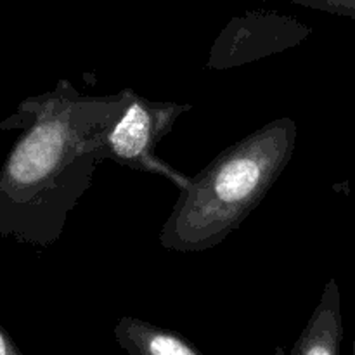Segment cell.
Returning a JSON list of instances; mask_svg holds the SVG:
<instances>
[{"label": "cell", "mask_w": 355, "mask_h": 355, "mask_svg": "<svg viewBox=\"0 0 355 355\" xmlns=\"http://www.w3.org/2000/svg\"><path fill=\"white\" fill-rule=\"evenodd\" d=\"M311 28L274 12H248L234 17L211 47L207 66L227 69L300 44Z\"/></svg>", "instance_id": "4"}, {"label": "cell", "mask_w": 355, "mask_h": 355, "mask_svg": "<svg viewBox=\"0 0 355 355\" xmlns=\"http://www.w3.org/2000/svg\"><path fill=\"white\" fill-rule=\"evenodd\" d=\"M342 342V297L338 283L331 277L290 355H340Z\"/></svg>", "instance_id": "5"}, {"label": "cell", "mask_w": 355, "mask_h": 355, "mask_svg": "<svg viewBox=\"0 0 355 355\" xmlns=\"http://www.w3.org/2000/svg\"><path fill=\"white\" fill-rule=\"evenodd\" d=\"M286 2L355 19V0H286Z\"/></svg>", "instance_id": "7"}, {"label": "cell", "mask_w": 355, "mask_h": 355, "mask_svg": "<svg viewBox=\"0 0 355 355\" xmlns=\"http://www.w3.org/2000/svg\"><path fill=\"white\" fill-rule=\"evenodd\" d=\"M191 110V104L151 101L132 92L120 116L99 135L97 156L101 163L110 159L137 172L156 173L175 184L180 193L189 186L191 177L158 158L156 148L170 134L180 114Z\"/></svg>", "instance_id": "3"}, {"label": "cell", "mask_w": 355, "mask_h": 355, "mask_svg": "<svg viewBox=\"0 0 355 355\" xmlns=\"http://www.w3.org/2000/svg\"><path fill=\"white\" fill-rule=\"evenodd\" d=\"M352 355H355V336H354V343H352Z\"/></svg>", "instance_id": "9"}, {"label": "cell", "mask_w": 355, "mask_h": 355, "mask_svg": "<svg viewBox=\"0 0 355 355\" xmlns=\"http://www.w3.org/2000/svg\"><path fill=\"white\" fill-rule=\"evenodd\" d=\"M0 355H24L2 324H0Z\"/></svg>", "instance_id": "8"}, {"label": "cell", "mask_w": 355, "mask_h": 355, "mask_svg": "<svg viewBox=\"0 0 355 355\" xmlns=\"http://www.w3.org/2000/svg\"><path fill=\"white\" fill-rule=\"evenodd\" d=\"M132 92L89 96L59 80L0 121V130H21L0 168L2 238L35 248L59 241L94 182L99 135L120 116Z\"/></svg>", "instance_id": "1"}, {"label": "cell", "mask_w": 355, "mask_h": 355, "mask_svg": "<svg viewBox=\"0 0 355 355\" xmlns=\"http://www.w3.org/2000/svg\"><path fill=\"white\" fill-rule=\"evenodd\" d=\"M114 338L128 355H203L179 333L130 315L118 319Z\"/></svg>", "instance_id": "6"}, {"label": "cell", "mask_w": 355, "mask_h": 355, "mask_svg": "<svg viewBox=\"0 0 355 355\" xmlns=\"http://www.w3.org/2000/svg\"><path fill=\"white\" fill-rule=\"evenodd\" d=\"M295 144V120L277 118L218 153L179 193L159 231L163 248L198 253L220 245L269 194Z\"/></svg>", "instance_id": "2"}]
</instances>
